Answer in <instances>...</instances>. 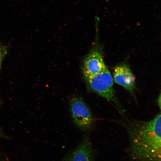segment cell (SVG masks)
Instances as JSON below:
<instances>
[{
  "label": "cell",
  "instance_id": "obj_1",
  "mask_svg": "<svg viewBox=\"0 0 161 161\" xmlns=\"http://www.w3.org/2000/svg\"><path fill=\"white\" fill-rule=\"evenodd\" d=\"M99 18L96 17L95 41L89 53L84 58L82 64V71L84 79L100 73L107 68L103 58V47L99 41Z\"/></svg>",
  "mask_w": 161,
  "mask_h": 161
},
{
  "label": "cell",
  "instance_id": "obj_2",
  "mask_svg": "<svg viewBox=\"0 0 161 161\" xmlns=\"http://www.w3.org/2000/svg\"><path fill=\"white\" fill-rule=\"evenodd\" d=\"M88 89L108 100L118 104L114 89V80L107 67L103 71L85 78Z\"/></svg>",
  "mask_w": 161,
  "mask_h": 161
},
{
  "label": "cell",
  "instance_id": "obj_3",
  "mask_svg": "<svg viewBox=\"0 0 161 161\" xmlns=\"http://www.w3.org/2000/svg\"><path fill=\"white\" fill-rule=\"evenodd\" d=\"M70 110L73 122L78 129L82 132L89 131L93 124L91 111L81 98H72L70 103Z\"/></svg>",
  "mask_w": 161,
  "mask_h": 161
},
{
  "label": "cell",
  "instance_id": "obj_4",
  "mask_svg": "<svg viewBox=\"0 0 161 161\" xmlns=\"http://www.w3.org/2000/svg\"><path fill=\"white\" fill-rule=\"evenodd\" d=\"M114 78L116 84L132 93L136 87L135 77L126 64H122L114 68Z\"/></svg>",
  "mask_w": 161,
  "mask_h": 161
},
{
  "label": "cell",
  "instance_id": "obj_5",
  "mask_svg": "<svg viewBox=\"0 0 161 161\" xmlns=\"http://www.w3.org/2000/svg\"><path fill=\"white\" fill-rule=\"evenodd\" d=\"M63 161H94L93 150L88 137L84 136L78 146Z\"/></svg>",
  "mask_w": 161,
  "mask_h": 161
},
{
  "label": "cell",
  "instance_id": "obj_6",
  "mask_svg": "<svg viewBox=\"0 0 161 161\" xmlns=\"http://www.w3.org/2000/svg\"><path fill=\"white\" fill-rule=\"evenodd\" d=\"M7 53V50L4 46L0 45V70L1 67L2 62Z\"/></svg>",
  "mask_w": 161,
  "mask_h": 161
},
{
  "label": "cell",
  "instance_id": "obj_7",
  "mask_svg": "<svg viewBox=\"0 0 161 161\" xmlns=\"http://www.w3.org/2000/svg\"><path fill=\"white\" fill-rule=\"evenodd\" d=\"M158 106L160 108V110H161V92L158 97Z\"/></svg>",
  "mask_w": 161,
  "mask_h": 161
},
{
  "label": "cell",
  "instance_id": "obj_8",
  "mask_svg": "<svg viewBox=\"0 0 161 161\" xmlns=\"http://www.w3.org/2000/svg\"><path fill=\"white\" fill-rule=\"evenodd\" d=\"M0 137H6L5 134L4 133L3 130L0 129Z\"/></svg>",
  "mask_w": 161,
  "mask_h": 161
}]
</instances>
